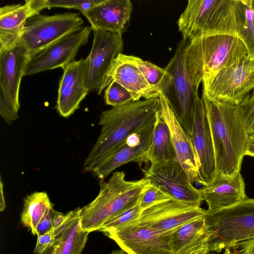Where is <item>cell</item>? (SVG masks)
<instances>
[{"instance_id": "1", "label": "cell", "mask_w": 254, "mask_h": 254, "mask_svg": "<svg viewBox=\"0 0 254 254\" xmlns=\"http://www.w3.org/2000/svg\"><path fill=\"white\" fill-rule=\"evenodd\" d=\"M161 105L159 98L132 102L103 111L99 124L100 135L83 165L84 172H92L113 154L128 136L154 124Z\"/></svg>"}, {"instance_id": "2", "label": "cell", "mask_w": 254, "mask_h": 254, "mask_svg": "<svg viewBox=\"0 0 254 254\" xmlns=\"http://www.w3.org/2000/svg\"><path fill=\"white\" fill-rule=\"evenodd\" d=\"M201 98L213 139L217 174L234 176L241 170L249 138L238 118L236 105L211 100L203 92Z\"/></svg>"}, {"instance_id": "3", "label": "cell", "mask_w": 254, "mask_h": 254, "mask_svg": "<svg viewBox=\"0 0 254 254\" xmlns=\"http://www.w3.org/2000/svg\"><path fill=\"white\" fill-rule=\"evenodd\" d=\"M247 55L244 44L237 36L211 35L189 42L186 51V65L193 84L198 89L201 82Z\"/></svg>"}, {"instance_id": "4", "label": "cell", "mask_w": 254, "mask_h": 254, "mask_svg": "<svg viewBox=\"0 0 254 254\" xmlns=\"http://www.w3.org/2000/svg\"><path fill=\"white\" fill-rule=\"evenodd\" d=\"M148 183L144 178L127 181L124 171L113 173L107 182L100 181L97 197L80 208L82 230L89 233L98 231L105 223L134 205Z\"/></svg>"}, {"instance_id": "5", "label": "cell", "mask_w": 254, "mask_h": 254, "mask_svg": "<svg viewBox=\"0 0 254 254\" xmlns=\"http://www.w3.org/2000/svg\"><path fill=\"white\" fill-rule=\"evenodd\" d=\"M207 212V211H206ZM208 252L219 253L254 239V198L205 215Z\"/></svg>"}, {"instance_id": "6", "label": "cell", "mask_w": 254, "mask_h": 254, "mask_svg": "<svg viewBox=\"0 0 254 254\" xmlns=\"http://www.w3.org/2000/svg\"><path fill=\"white\" fill-rule=\"evenodd\" d=\"M189 43L182 39L178 43L174 56L165 67L166 73L158 89L180 125L190 135L195 105L199 97L186 68Z\"/></svg>"}, {"instance_id": "7", "label": "cell", "mask_w": 254, "mask_h": 254, "mask_svg": "<svg viewBox=\"0 0 254 254\" xmlns=\"http://www.w3.org/2000/svg\"><path fill=\"white\" fill-rule=\"evenodd\" d=\"M235 3L236 0H189L177 22L183 39L190 42L215 34L236 35Z\"/></svg>"}, {"instance_id": "8", "label": "cell", "mask_w": 254, "mask_h": 254, "mask_svg": "<svg viewBox=\"0 0 254 254\" xmlns=\"http://www.w3.org/2000/svg\"><path fill=\"white\" fill-rule=\"evenodd\" d=\"M83 25L77 13L36 14L26 21L18 43L31 58L63 38L80 30Z\"/></svg>"}, {"instance_id": "9", "label": "cell", "mask_w": 254, "mask_h": 254, "mask_svg": "<svg viewBox=\"0 0 254 254\" xmlns=\"http://www.w3.org/2000/svg\"><path fill=\"white\" fill-rule=\"evenodd\" d=\"M202 84L209 99L237 105L254 88V58L246 56Z\"/></svg>"}, {"instance_id": "10", "label": "cell", "mask_w": 254, "mask_h": 254, "mask_svg": "<svg viewBox=\"0 0 254 254\" xmlns=\"http://www.w3.org/2000/svg\"><path fill=\"white\" fill-rule=\"evenodd\" d=\"M29 59L18 43L8 49H0V115L9 125L18 118L20 83Z\"/></svg>"}, {"instance_id": "11", "label": "cell", "mask_w": 254, "mask_h": 254, "mask_svg": "<svg viewBox=\"0 0 254 254\" xmlns=\"http://www.w3.org/2000/svg\"><path fill=\"white\" fill-rule=\"evenodd\" d=\"M206 211L200 205L171 198L142 211L135 224L170 234L182 225L204 216Z\"/></svg>"}, {"instance_id": "12", "label": "cell", "mask_w": 254, "mask_h": 254, "mask_svg": "<svg viewBox=\"0 0 254 254\" xmlns=\"http://www.w3.org/2000/svg\"><path fill=\"white\" fill-rule=\"evenodd\" d=\"M144 178L165 193L182 202L200 205V190L190 182L182 166L176 160L150 165L142 169Z\"/></svg>"}, {"instance_id": "13", "label": "cell", "mask_w": 254, "mask_h": 254, "mask_svg": "<svg viewBox=\"0 0 254 254\" xmlns=\"http://www.w3.org/2000/svg\"><path fill=\"white\" fill-rule=\"evenodd\" d=\"M90 53L86 57L88 92L98 94L104 79L115 59L122 53L124 42L122 34L95 29Z\"/></svg>"}, {"instance_id": "14", "label": "cell", "mask_w": 254, "mask_h": 254, "mask_svg": "<svg viewBox=\"0 0 254 254\" xmlns=\"http://www.w3.org/2000/svg\"><path fill=\"white\" fill-rule=\"evenodd\" d=\"M93 28L84 27L80 30L67 35L30 58L24 75L61 67L62 69L74 61L79 49L87 43Z\"/></svg>"}, {"instance_id": "15", "label": "cell", "mask_w": 254, "mask_h": 254, "mask_svg": "<svg viewBox=\"0 0 254 254\" xmlns=\"http://www.w3.org/2000/svg\"><path fill=\"white\" fill-rule=\"evenodd\" d=\"M191 138L198 166V183L203 186L217 174L215 155L209 123L202 98L196 100Z\"/></svg>"}, {"instance_id": "16", "label": "cell", "mask_w": 254, "mask_h": 254, "mask_svg": "<svg viewBox=\"0 0 254 254\" xmlns=\"http://www.w3.org/2000/svg\"><path fill=\"white\" fill-rule=\"evenodd\" d=\"M170 235L134 224L106 236L127 254H173Z\"/></svg>"}, {"instance_id": "17", "label": "cell", "mask_w": 254, "mask_h": 254, "mask_svg": "<svg viewBox=\"0 0 254 254\" xmlns=\"http://www.w3.org/2000/svg\"><path fill=\"white\" fill-rule=\"evenodd\" d=\"M154 124L128 136L116 151L93 170V175L100 181L104 180L114 170L128 162H136L140 167L149 162L147 152Z\"/></svg>"}, {"instance_id": "18", "label": "cell", "mask_w": 254, "mask_h": 254, "mask_svg": "<svg viewBox=\"0 0 254 254\" xmlns=\"http://www.w3.org/2000/svg\"><path fill=\"white\" fill-rule=\"evenodd\" d=\"M56 108L60 115L67 118L79 108L87 95V60H74L63 68Z\"/></svg>"}, {"instance_id": "19", "label": "cell", "mask_w": 254, "mask_h": 254, "mask_svg": "<svg viewBox=\"0 0 254 254\" xmlns=\"http://www.w3.org/2000/svg\"><path fill=\"white\" fill-rule=\"evenodd\" d=\"M199 190L202 201L207 204V214L230 207L248 198L244 180L240 172L232 177L217 174Z\"/></svg>"}, {"instance_id": "20", "label": "cell", "mask_w": 254, "mask_h": 254, "mask_svg": "<svg viewBox=\"0 0 254 254\" xmlns=\"http://www.w3.org/2000/svg\"><path fill=\"white\" fill-rule=\"evenodd\" d=\"M112 81L118 82L129 91L133 96L135 102L141 98L145 99L159 98V89L150 85L138 68L126 60L122 53L115 59L98 95Z\"/></svg>"}, {"instance_id": "21", "label": "cell", "mask_w": 254, "mask_h": 254, "mask_svg": "<svg viewBox=\"0 0 254 254\" xmlns=\"http://www.w3.org/2000/svg\"><path fill=\"white\" fill-rule=\"evenodd\" d=\"M162 116L167 124L176 153V160L182 166L191 183H198V166L190 135L182 127L160 93Z\"/></svg>"}, {"instance_id": "22", "label": "cell", "mask_w": 254, "mask_h": 254, "mask_svg": "<svg viewBox=\"0 0 254 254\" xmlns=\"http://www.w3.org/2000/svg\"><path fill=\"white\" fill-rule=\"evenodd\" d=\"M132 10L129 0H103L82 13L93 30L122 34L129 22Z\"/></svg>"}, {"instance_id": "23", "label": "cell", "mask_w": 254, "mask_h": 254, "mask_svg": "<svg viewBox=\"0 0 254 254\" xmlns=\"http://www.w3.org/2000/svg\"><path fill=\"white\" fill-rule=\"evenodd\" d=\"M35 15L27 0L21 3L6 5L0 8V49L16 46L22 34L27 19Z\"/></svg>"}, {"instance_id": "24", "label": "cell", "mask_w": 254, "mask_h": 254, "mask_svg": "<svg viewBox=\"0 0 254 254\" xmlns=\"http://www.w3.org/2000/svg\"><path fill=\"white\" fill-rule=\"evenodd\" d=\"M205 215L182 225L170 234L173 254L208 253L206 244Z\"/></svg>"}, {"instance_id": "25", "label": "cell", "mask_w": 254, "mask_h": 254, "mask_svg": "<svg viewBox=\"0 0 254 254\" xmlns=\"http://www.w3.org/2000/svg\"><path fill=\"white\" fill-rule=\"evenodd\" d=\"M80 211L77 208L68 212L66 221L53 230L56 237L53 254H81L89 232L81 228Z\"/></svg>"}, {"instance_id": "26", "label": "cell", "mask_w": 254, "mask_h": 254, "mask_svg": "<svg viewBox=\"0 0 254 254\" xmlns=\"http://www.w3.org/2000/svg\"><path fill=\"white\" fill-rule=\"evenodd\" d=\"M147 159L151 165L176 160V153L170 132L160 110L156 115Z\"/></svg>"}, {"instance_id": "27", "label": "cell", "mask_w": 254, "mask_h": 254, "mask_svg": "<svg viewBox=\"0 0 254 254\" xmlns=\"http://www.w3.org/2000/svg\"><path fill=\"white\" fill-rule=\"evenodd\" d=\"M235 31L244 44L248 56L254 58V0H236Z\"/></svg>"}, {"instance_id": "28", "label": "cell", "mask_w": 254, "mask_h": 254, "mask_svg": "<svg viewBox=\"0 0 254 254\" xmlns=\"http://www.w3.org/2000/svg\"><path fill=\"white\" fill-rule=\"evenodd\" d=\"M53 208L47 192L36 191L28 195L24 201L21 222L32 234L36 235V228L48 210Z\"/></svg>"}, {"instance_id": "29", "label": "cell", "mask_w": 254, "mask_h": 254, "mask_svg": "<svg viewBox=\"0 0 254 254\" xmlns=\"http://www.w3.org/2000/svg\"><path fill=\"white\" fill-rule=\"evenodd\" d=\"M35 15L45 8L61 7L75 9L82 13L101 3L103 0H27Z\"/></svg>"}, {"instance_id": "30", "label": "cell", "mask_w": 254, "mask_h": 254, "mask_svg": "<svg viewBox=\"0 0 254 254\" xmlns=\"http://www.w3.org/2000/svg\"><path fill=\"white\" fill-rule=\"evenodd\" d=\"M142 211L138 201L131 207L122 211L105 223L98 231L103 232L107 235L135 224Z\"/></svg>"}, {"instance_id": "31", "label": "cell", "mask_w": 254, "mask_h": 254, "mask_svg": "<svg viewBox=\"0 0 254 254\" xmlns=\"http://www.w3.org/2000/svg\"><path fill=\"white\" fill-rule=\"evenodd\" d=\"M126 60L136 66L148 83L159 88L166 73V69L132 55L123 54Z\"/></svg>"}, {"instance_id": "32", "label": "cell", "mask_w": 254, "mask_h": 254, "mask_svg": "<svg viewBox=\"0 0 254 254\" xmlns=\"http://www.w3.org/2000/svg\"><path fill=\"white\" fill-rule=\"evenodd\" d=\"M104 99L106 105L113 107L135 102L132 94L115 81L111 82L105 88Z\"/></svg>"}, {"instance_id": "33", "label": "cell", "mask_w": 254, "mask_h": 254, "mask_svg": "<svg viewBox=\"0 0 254 254\" xmlns=\"http://www.w3.org/2000/svg\"><path fill=\"white\" fill-rule=\"evenodd\" d=\"M239 120L249 136L254 134V92L236 105Z\"/></svg>"}, {"instance_id": "34", "label": "cell", "mask_w": 254, "mask_h": 254, "mask_svg": "<svg viewBox=\"0 0 254 254\" xmlns=\"http://www.w3.org/2000/svg\"><path fill=\"white\" fill-rule=\"evenodd\" d=\"M171 198L169 195L149 182L141 192L138 203L143 211L156 203Z\"/></svg>"}, {"instance_id": "35", "label": "cell", "mask_w": 254, "mask_h": 254, "mask_svg": "<svg viewBox=\"0 0 254 254\" xmlns=\"http://www.w3.org/2000/svg\"><path fill=\"white\" fill-rule=\"evenodd\" d=\"M56 242V237L52 230L43 235L38 236L36 247L34 250L35 254H44L51 248Z\"/></svg>"}, {"instance_id": "36", "label": "cell", "mask_w": 254, "mask_h": 254, "mask_svg": "<svg viewBox=\"0 0 254 254\" xmlns=\"http://www.w3.org/2000/svg\"><path fill=\"white\" fill-rule=\"evenodd\" d=\"M54 211L53 208L48 210L37 224L36 228V235L37 236L53 230Z\"/></svg>"}, {"instance_id": "37", "label": "cell", "mask_w": 254, "mask_h": 254, "mask_svg": "<svg viewBox=\"0 0 254 254\" xmlns=\"http://www.w3.org/2000/svg\"><path fill=\"white\" fill-rule=\"evenodd\" d=\"M225 254H254V239L226 249Z\"/></svg>"}, {"instance_id": "38", "label": "cell", "mask_w": 254, "mask_h": 254, "mask_svg": "<svg viewBox=\"0 0 254 254\" xmlns=\"http://www.w3.org/2000/svg\"><path fill=\"white\" fill-rule=\"evenodd\" d=\"M68 214H64L54 210L53 230H55L62 226L66 220Z\"/></svg>"}, {"instance_id": "39", "label": "cell", "mask_w": 254, "mask_h": 254, "mask_svg": "<svg viewBox=\"0 0 254 254\" xmlns=\"http://www.w3.org/2000/svg\"><path fill=\"white\" fill-rule=\"evenodd\" d=\"M245 155L254 157V134L249 136Z\"/></svg>"}, {"instance_id": "40", "label": "cell", "mask_w": 254, "mask_h": 254, "mask_svg": "<svg viewBox=\"0 0 254 254\" xmlns=\"http://www.w3.org/2000/svg\"><path fill=\"white\" fill-rule=\"evenodd\" d=\"M0 210L1 211H2L4 208H5V202H4V197L3 196V189H2V187H3V185H2V182H1V180L0 181Z\"/></svg>"}, {"instance_id": "41", "label": "cell", "mask_w": 254, "mask_h": 254, "mask_svg": "<svg viewBox=\"0 0 254 254\" xmlns=\"http://www.w3.org/2000/svg\"><path fill=\"white\" fill-rule=\"evenodd\" d=\"M110 254H125L123 250L114 251Z\"/></svg>"}, {"instance_id": "42", "label": "cell", "mask_w": 254, "mask_h": 254, "mask_svg": "<svg viewBox=\"0 0 254 254\" xmlns=\"http://www.w3.org/2000/svg\"><path fill=\"white\" fill-rule=\"evenodd\" d=\"M53 246H52L51 248L48 249L44 254H53Z\"/></svg>"}, {"instance_id": "43", "label": "cell", "mask_w": 254, "mask_h": 254, "mask_svg": "<svg viewBox=\"0 0 254 254\" xmlns=\"http://www.w3.org/2000/svg\"><path fill=\"white\" fill-rule=\"evenodd\" d=\"M206 254H215L214 252H209L207 253Z\"/></svg>"}]
</instances>
